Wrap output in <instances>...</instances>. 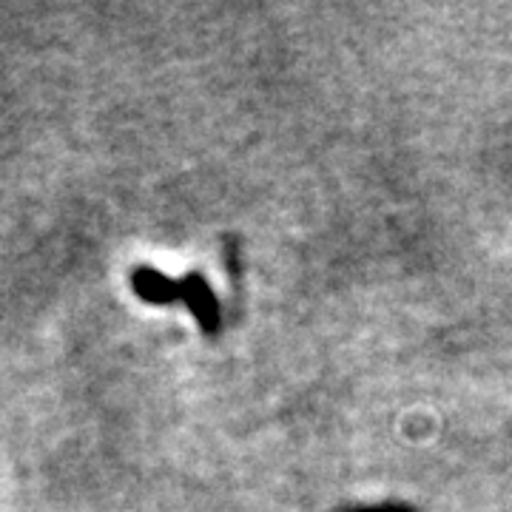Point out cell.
<instances>
[{"instance_id":"obj_1","label":"cell","mask_w":512,"mask_h":512,"mask_svg":"<svg viewBox=\"0 0 512 512\" xmlns=\"http://www.w3.org/2000/svg\"><path fill=\"white\" fill-rule=\"evenodd\" d=\"M134 291L140 293L148 302H165V299H174V285L165 279L160 271H148V268H137L134 274Z\"/></svg>"}]
</instances>
